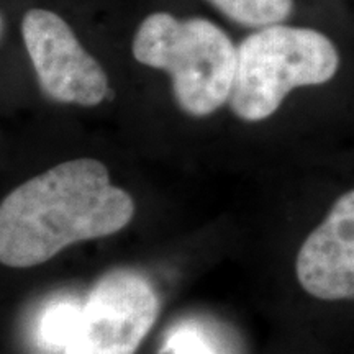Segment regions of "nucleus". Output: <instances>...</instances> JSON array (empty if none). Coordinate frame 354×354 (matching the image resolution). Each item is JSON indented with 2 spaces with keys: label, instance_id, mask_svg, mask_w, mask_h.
Here are the masks:
<instances>
[{
  "label": "nucleus",
  "instance_id": "f257e3e1",
  "mask_svg": "<svg viewBox=\"0 0 354 354\" xmlns=\"http://www.w3.org/2000/svg\"><path fill=\"white\" fill-rule=\"evenodd\" d=\"M135 202L110 183L99 159L64 161L13 189L0 205V261L39 266L71 245L110 236L127 227Z\"/></svg>",
  "mask_w": 354,
  "mask_h": 354
},
{
  "label": "nucleus",
  "instance_id": "f03ea898",
  "mask_svg": "<svg viewBox=\"0 0 354 354\" xmlns=\"http://www.w3.org/2000/svg\"><path fill=\"white\" fill-rule=\"evenodd\" d=\"M131 53L140 64L171 77L177 107L190 117H209L228 104L238 46L215 21L153 12L135 30Z\"/></svg>",
  "mask_w": 354,
  "mask_h": 354
},
{
  "label": "nucleus",
  "instance_id": "7ed1b4c3",
  "mask_svg": "<svg viewBox=\"0 0 354 354\" xmlns=\"http://www.w3.org/2000/svg\"><path fill=\"white\" fill-rule=\"evenodd\" d=\"M339 64L338 46L322 30L287 24L258 28L238 44L228 105L243 122L268 120L290 92L330 82Z\"/></svg>",
  "mask_w": 354,
  "mask_h": 354
},
{
  "label": "nucleus",
  "instance_id": "20e7f679",
  "mask_svg": "<svg viewBox=\"0 0 354 354\" xmlns=\"http://www.w3.org/2000/svg\"><path fill=\"white\" fill-rule=\"evenodd\" d=\"M151 282L133 269H113L88 290L64 354H135L159 317Z\"/></svg>",
  "mask_w": 354,
  "mask_h": 354
},
{
  "label": "nucleus",
  "instance_id": "39448f33",
  "mask_svg": "<svg viewBox=\"0 0 354 354\" xmlns=\"http://www.w3.org/2000/svg\"><path fill=\"white\" fill-rule=\"evenodd\" d=\"M20 30L39 87L51 100L95 107L107 99V73L63 15L43 7L28 8Z\"/></svg>",
  "mask_w": 354,
  "mask_h": 354
},
{
  "label": "nucleus",
  "instance_id": "423d86ee",
  "mask_svg": "<svg viewBox=\"0 0 354 354\" xmlns=\"http://www.w3.org/2000/svg\"><path fill=\"white\" fill-rule=\"evenodd\" d=\"M295 274L312 297L326 302L354 299V189L333 203L300 246Z\"/></svg>",
  "mask_w": 354,
  "mask_h": 354
},
{
  "label": "nucleus",
  "instance_id": "0eeeda50",
  "mask_svg": "<svg viewBox=\"0 0 354 354\" xmlns=\"http://www.w3.org/2000/svg\"><path fill=\"white\" fill-rule=\"evenodd\" d=\"M225 19L245 28L286 24L294 12V0H205Z\"/></svg>",
  "mask_w": 354,
  "mask_h": 354
},
{
  "label": "nucleus",
  "instance_id": "6e6552de",
  "mask_svg": "<svg viewBox=\"0 0 354 354\" xmlns=\"http://www.w3.org/2000/svg\"><path fill=\"white\" fill-rule=\"evenodd\" d=\"M82 304L77 300H56L46 305L38 325V336L50 349H66L76 330Z\"/></svg>",
  "mask_w": 354,
  "mask_h": 354
},
{
  "label": "nucleus",
  "instance_id": "1a4fd4ad",
  "mask_svg": "<svg viewBox=\"0 0 354 354\" xmlns=\"http://www.w3.org/2000/svg\"><path fill=\"white\" fill-rule=\"evenodd\" d=\"M162 353L166 354H216L205 336L194 328H177L167 336Z\"/></svg>",
  "mask_w": 354,
  "mask_h": 354
},
{
  "label": "nucleus",
  "instance_id": "9d476101",
  "mask_svg": "<svg viewBox=\"0 0 354 354\" xmlns=\"http://www.w3.org/2000/svg\"><path fill=\"white\" fill-rule=\"evenodd\" d=\"M6 30H7V25H6V13H2V38H6Z\"/></svg>",
  "mask_w": 354,
  "mask_h": 354
}]
</instances>
